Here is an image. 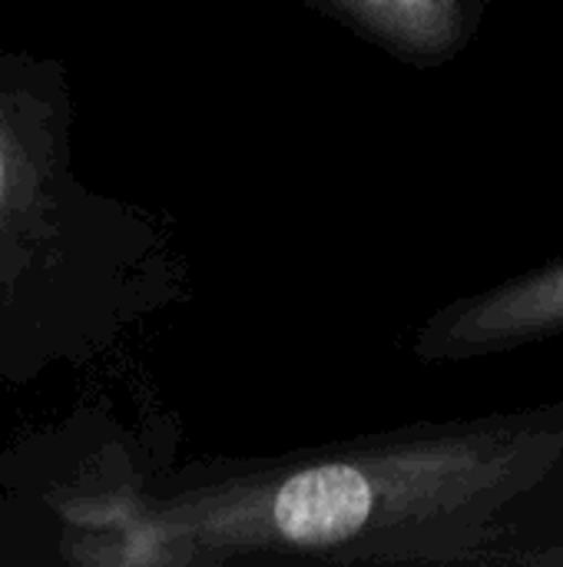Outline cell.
<instances>
[{
  "instance_id": "1",
  "label": "cell",
  "mask_w": 563,
  "mask_h": 567,
  "mask_svg": "<svg viewBox=\"0 0 563 567\" xmlns=\"http://www.w3.org/2000/svg\"><path fill=\"white\" fill-rule=\"evenodd\" d=\"M561 492L563 402H554L256 458L196 522L226 555L494 561Z\"/></svg>"
},
{
  "instance_id": "2",
  "label": "cell",
  "mask_w": 563,
  "mask_h": 567,
  "mask_svg": "<svg viewBox=\"0 0 563 567\" xmlns=\"http://www.w3.org/2000/svg\"><path fill=\"white\" fill-rule=\"evenodd\" d=\"M563 332V259L468 296L431 316L415 352L425 362H461L521 349Z\"/></svg>"
},
{
  "instance_id": "3",
  "label": "cell",
  "mask_w": 563,
  "mask_h": 567,
  "mask_svg": "<svg viewBox=\"0 0 563 567\" xmlns=\"http://www.w3.org/2000/svg\"><path fill=\"white\" fill-rule=\"evenodd\" d=\"M375 37L408 53H435L461 33V0H338Z\"/></svg>"
},
{
  "instance_id": "4",
  "label": "cell",
  "mask_w": 563,
  "mask_h": 567,
  "mask_svg": "<svg viewBox=\"0 0 563 567\" xmlns=\"http://www.w3.org/2000/svg\"><path fill=\"white\" fill-rule=\"evenodd\" d=\"M0 189H3V159H0Z\"/></svg>"
}]
</instances>
